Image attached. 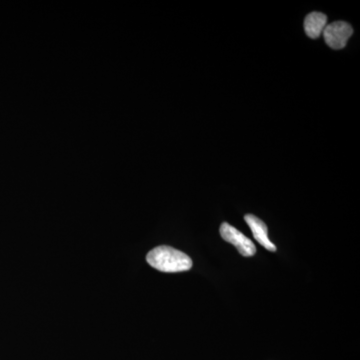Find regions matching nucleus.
<instances>
[{"label": "nucleus", "mask_w": 360, "mask_h": 360, "mask_svg": "<svg viewBox=\"0 0 360 360\" xmlns=\"http://www.w3.org/2000/svg\"><path fill=\"white\" fill-rule=\"evenodd\" d=\"M146 260L153 269L162 272L186 271L193 267V260L188 255L167 245L151 250Z\"/></svg>", "instance_id": "f257e3e1"}, {"label": "nucleus", "mask_w": 360, "mask_h": 360, "mask_svg": "<svg viewBox=\"0 0 360 360\" xmlns=\"http://www.w3.org/2000/svg\"><path fill=\"white\" fill-rule=\"evenodd\" d=\"M220 236L227 243H231L238 248L239 253L243 257H253L257 252V248L250 238H246L245 234L241 233L238 229L232 225L226 224H221L219 229Z\"/></svg>", "instance_id": "f03ea898"}, {"label": "nucleus", "mask_w": 360, "mask_h": 360, "mask_svg": "<svg viewBox=\"0 0 360 360\" xmlns=\"http://www.w3.org/2000/svg\"><path fill=\"white\" fill-rule=\"evenodd\" d=\"M326 44L333 49H342L354 33L352 25L345 21H335L326 25L323 30Z\"/></svg>", "instance_id": "7ed1b4c3"}, {"label": "nucleus", "mask_w": 360, "mask_h": 360, "mask_svg": "<svg viewBox=\"0 0 360 360\" xmlns=\"http://www.w3.org/2000/svg\"><path fill=\"white\" fill-rule=\"evenodd\" d=\"M245 219L246 224L250 227L253 236L257 239V243L266 248L267 250L271 251V252L276 251V246L269 240V229H267L264 222L252 214L245 215Z\"/></svg>", "instance_id": "20e7f679"}, {"label": "nucleus", "mask_w": 360, "mask_h": 360, "mask_svg": "<svg viewBox=\"0 0 360 360\" xmlns=\"http://www.w3.org/2000/svg\"><path fill=\"white\" fill-rule=\"evenodd\" d=\"M328 18L321 13H311L305 18L304 30L310 39H319L326 28Z\"/></svg>", "instance_id": "39448f33"}]
</instances>
